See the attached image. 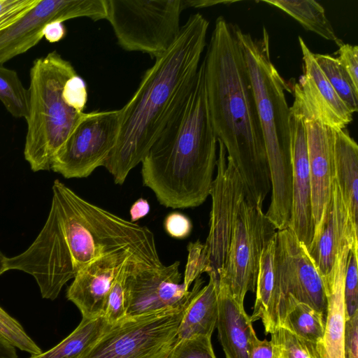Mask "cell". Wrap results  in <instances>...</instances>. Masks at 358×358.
Masks as SVG:
<instances>
[{"mask_svg": "<svg viewBox=\"0 0 358 358\" xmlns=\"http://www.w3.org/2000/svg\"><path fill=\"white\" fill-rule=\"evenodd\" d=\"M111 326L104 316L82 318L78 326L59 343L29 358H80Z\"/></svg>", "mask_w": 358, "mask_h": 358, "instance_id": "obj_25", "label": "cell"}, {"mask_svg": "<svg viewBox=\"0 0 358 358\" xmlns=\"http://www.w3.org/2000/svg\"><path fill=\"white\" fill-rule=\"evenodd\" d=\"M77 73L56 50L36 59L30 69L24 156L33 171H48L56 153L82 117L66 101L64 88Z\"/></svg>", "mask_w": 358, "mask_h": 358, "instance_id": "obj_6", "label": "cell"}, {"mask_svg": "<svg viewBox=\"0 0 358 358\" xmlns=\"http://www.w3.org/2000/svg\"><path fill=\"white\" fill-rule=\"evenodd\" d=\"M292 145V208L289 229L306 249L310 245L315 222L312 185L304 120L290 112Z\"/></svg>", "mask_w": 358, "mask_h": 358, "instance_id": "obj_18", "label": "cell"}, {"mask_svg": "<svg viewBox=\"0 0 358 358\" xmlns=\"http://www.w3.org/2000/svg\"><path fill=\"white\" fill-rule=\"evenodd\" d=\"M344 358H358V312L345 322Z\"/></svg>", "mask_w": 358, "mask_h": 358, "instance_id": "obj_40", "label": "cell"}, {"mask_svg": "<svg viewBox=\"0 0 358 358\" xmlns=\"http://www.w3.org/2000/svg\"><path fill=\"white\" fill-rule=\"evenodd\" d=\"M150 208V204L146 199L143 198L138 199L130 208V221L135 223V222L145 217L149 213Z\"/></svg>", "mask_w": 358, "mask_h": 358, "instance_id": "obj_43", "label": "cell"}, {"mask_svg": "<svg viewBox=\"0 0 358 358\" xmlns=\"http://www.w3.org/2000/svg\"><path fill=\"white\" fill-rule=\"evenodd\" d=\"M38 2V0H0V31L15 23Z\"/></svg>", "mask_w": 358, "mask_h": 358, "instance_id": "obj_36", "label": "cell"}, {"mask_svg": "<svg viewBox=\"0 0 358 358\" xmlns=\"http://www.w3.org/2000/svg\"><path fill=\"white\" fill-rule=\"evenodd\" d=\"M276 232L262 207L245 194L237 208L226 262L219 280L239 303L243 304L248 292L255 291L261 254Z\"/></svg>", "mask_w": 358, "mask_h": 358, "instance_id": "obj_9", "label": "cell"}, {"mask_svg": "<svg viewBox=\"0 0 358 358\" xmlns=\"http://www.w3.org/2000/svg\"><path fill=\"white\" fill-rule=\"evenodd\" d=\"M199 277L194 280V293L189 299L177 331V340L196 336L211 337L218 316L219 281L209 278L208 283Z\"/></svg>", "mask_w": 358, "mask_h": 358, "instance_id": "obj_22", "label": "cell"}, {"mask_svg": "<svg viewBox=\"0 0 358 358\" xmlns=\"http://www.w3.org/2000/svg\"><path fill=\"white\" fill-rule=\"evenodd\" d=\"M279 345L278 358H321L317 345L280 327L271 334Z\"/></svg>", "mask_w": 358, "mask_h": 358, "instance_id": "obj_31", "label": "cell"}, {"mask_svg": "<svg viewBox=\"0 0 358 358\" xmlns=\"http://www.w3.org/2000/svg\"><path fill=\"white\" fill-rule=\"evenodd\" d=\"M187 260L185 266L183 285L187 290L194 280L207 271V259L203 243L199 240L187 245Z\"/></svg>", "mask_w": 358, "mask_h": 358, "instance_id": "obj_35", "label": "cell"}, {"mask_svg": "<svg viewBox=\"0 0 358 358\" xmlns=\"http://www.w3.org/2000/svg\"><path fill=\"white\" fill-rule=\"evenodd\" d=\"M208 26L201 13L190 15L176 41L155 59L120 109L116 143L103 166L115 184L122 185L141 163L188 94L206 45Z\"/></svg>", "mask_w": 358, "mask_h": 358, "instance_id": "obj_3", "label": "cell"}, {"mask_svg": "<svg viewBox=\"0 0 358 358\" xmlns=\"http://www.w3.org/2000/svg\"><path fill=\"white\" fill-rule=\"evenodd\" d=\"M217 173L210 194V229L203 243L207 259L206 273L219 281L227 259L238 206L246 194L241 176L221 141L217 139Z\"/></svg>", "mask_w": 358, "mask_h": 358, "instance_id": "obj_12", "label": "cell"}, {"mask_svg": "<svg viewBox=\"0 0 358 358\" xmlns=\"http://www.w3.org/2000/svg\"><path fill=\"white\" fill-rule=\"evenodd\" d=\"M131 259L155 267L132 250L124 249L96 259L76 275L66 297L79 309L82 318L104 315L111 285L124 263Z\"/></svg>", "mask_w": 358, "mask_h": 358, "instance_id": "obj_17", "label": "cell"}, {"mask_svg": "<svg viewBox=\"0 0 358 358\" xmlns=\"http://www.w3.org/2000/svg\"><path fill=\"white\" fill-rule=\"evenodd\" d=\"M168 358H216L211 337L196 336L177 340Z\"/></svg>", "mask_w": 358, "mask_h": 358, "instance_id": "obj_34", "label": "cell"}, {"mask_svg": "<svg viewBox=\"0 0 358 358\" xmlns=\"http://www.w3.org/2000/svg\"><path fill=\"white\" fill-rule=\"evenodd\" d=\"M66 30L62 22H55L47 25L44 37L50 43L57 42L66 36Z\"/></svg>", "mask_w": 358, "mask_h": 358, "instance_id": "obj_42", "label": "cell"}, {"mask_svg": "<svg viewBox=\"0 0 358 358\" xmlns=\"http://www.w3.org/2000/svg\"><path fill=\"white\" fill-rule=\"evenodd\" d=\"M140 265L147 264L134 259L127 261L111 285L107 296L103 315L106 321L111 325L115 324L127 317L125 294L127 278L134 268Z\"/></svg>", "mask_w": 358, "mask_h": 358, "instance_id": "obj_30", "label": "cell"}, {"mask_svg": "<svg viewBox=\"0 0 358 358\" xmlns=\"http://www.w3.org/2000/svg\"><path fill=\"white\" fill-rule=\"evenodd\" d=\"M337 59L347 73L355 87L358 89V47L342 41L338 44Z\"/></svg>", "mask_w": 358, "mask_h": 358, "instance_id": "obj_38", "label": "cell"}, {"mask_svg": "<svg viewBox=\"0 0 358 358\" xmlns=\"http://www.w3.org/2000/svg\"><path fill=\"white\" fill-rule=\"evenodd\" d=\"M120 116V109L84 113L54 157L50 169L65 178H83L103 166L116 143Z\"/></svg>", "mask_w": 358, "mask_h": 358, "instance_id": "obj_11", "label": "cell"}, {"mask_svg": "<svg viewBox=\"0 0 358 358\" xmlns=\"http://www.w3.org/2000/svg\"><path fill=\"white\" fill-rule=\"evenodd\" d=\"M217 143L202 62L186 98L141 162L143 185L166 208L201 205L210 194Z\"/></svg>", "mask_w": 358, "mask_h": 358, "instance_id": "obj_4", "label": "cell"}, {"mask_svg": "<svg viewBox=\"0 0 358 358\" xmlns=\"http://www.w3.org/2000/svg\"><path fill=\"white\" fill-rule=\"evenodd\" d=\"M64 95L71 106L83 113L87 101V91L85 83L78 74L66 81Z\"/></svg>", "mask_w": 358, "mask_h": 358, "instance_id": "obj_37", "label": "cell"}, {"mask_svg": "<svg viewBox=\"0 0 358 358\" xmlns=\"http://www.w3.org/2000/svg\"><path fill=\"white\" fill-rule=\"evenodd\" d=\"M299 43L303 73L294 85L290 112L303 120H317L334 130L345 129L352 121L353 113L338 96L301 36Z\"/></svg>", "mask_w": 358, "mask_h": 358, "instance_id": "obj_14", "label": "cell"}, {"mask_svg": "<svg viewBox=\"0 0 358 358\" xmlns=\"http://www.w3.org/2000/svg\"><path fill=\"white\" fill-rule=\"evenodd\" d=\"M180 262L159 268L140 265L126 280L127 317H135L185 304L193 294L180 283Z\"/></svg>", "mask_w": 358, "mask_h": 358, "instance_id": "obj_15", "label": "cell"}, {"mask_svg": "<svg viewBox=\"0 0 358 358\" xmlns=\"http://www.w3.org/2000/svg\"><path fill=\"white\" fill-rule=\"evenodd\" d=\"M216 327L226 358H248L251 343L257 337L252 322L243 304L237 302L220 283Z\"/></svg>", "mask_w": 358, "mask_h": 358, "instance_id": "obj_21", "label": "cell"}, {"mask_svg": "<svg viewBox=\"0 0 358 358\" xmlns=\"http://www.w3.org/2000/svg\"><path fill=\"white\" fill-rule=\"evenodd\" d=\"M276 234L267 241L259 258L256 284V299L250 319L261 320L266 334L275 331L273 313V297L275 280Z\"/></svg>", "mask_w": 358, "mask_h": 358, "instance_id": "obj_24", "label": "cell"}, {"mask_svg": "<svg viewBox=\"0 0 358 358\" xmlns=\"http://www.w3.org/2000/svg\"><path fill=\"white\" fill-rule=\"evenodd\" d=\"M350 246L339 252L331 274L322 279L327 306L322 340L317 345L321 358H344L346 313L344 281Z\"/></svg>", "mask_w": 358, "mask_h": 358, "instance_id": "obj_20", "label": "cell"}, {"mask_svg": "<svg viewBox=\"0 0 358 358\" xmlns=\"http://www.w3.org/2000/svg\"><path fill=\"white\" fill-rule=\"evenodd\" d=\"M106 18L119 45L157 59L178 37L185 0H105Z\"/></svg>", "mask_w": 358, "mask_h": 358, "instance_id": "obj_7", "label": "cell"}, {"mask_svg": "<svg viewBox=\"0 0 358 358\" xmlns=\"http://www.w3.org/2000/svg\"><path fill=\"white\" fill-rule=\"evenodd\" d=\"M289 297L309 305L326 317L327 301L322 278L305 245L287 228L276 234L272 307L278 329Z\"/></svg>", "mask_w": 358, "mask_h": 358, "instance_id": "obj_10", "label": "cell"}, {"mask_svg": "<svg viewBox=\"0 0 358 358\" xmlns=\"http://www.w3.org/2000/svg\"><path fill=\"white\" fill-rule=\"evenodd\" d=\"M357 229L334 180L330 197L320 222L315 227L312 241L307 248L308 255L322 279L331 274L336 257L345 245L351 248L358 245Z\"/></svg>", "mask_w": 358, "mask_h": 358, "instance_id": "obj_16", "label": "cell"}, {"mask_svg": "<svg viewBox=\"0 0 358 358\" xmlns=\"http://www.w3.org/2000/svg\"><path fill=\"white\" fill-rule=\"evenodd\" d=\"M52 189L50 209L36 239L22 253L7 258L8 270L33 276L43 298L55 299L81 269L120 250H131L155 267L163 265L147 227L85 200L59 180Z\"/></svg>", "mask_w": 358, "mask_h": 358, "instance_id": "obj_1", "label": "cell"}, {"mask_svg": "<svg viewBox=\"0 0 358 358\" xmlns=\"http://www.w3.org/2000/svg\"><path fill=\"white\" fill-rule=\"evenodd\" d=\"M7 258L3 253L0 252V275L5 271H8L7 268Z\"/></svg>", "mask_w": 358, "mask_h": 358, "instance_id": "obj_46", "label": "cell"}, {"mask_svg": "<svg viewBox=\"0 0 358 358\" xmlns=\"http://www.w3.org/2000/svg\"><path fill=\"white\" fill-rule=\"evenodd\" d=\"M0 358H17L15 347L1 335Z\"/></svg>", "mask_w": 358, "mask_h": 358, "instance_id": "obj_44", "label": "cell"}, {"mask_svg": "<svg viewBox=\"0 0 358 358\" xmlns=\"http://www.w3.org/2000/svg\"><path fill=\"white\" fill-rule=\"evenodd\" d=\"M212 125L236 167L248 197L263 207L271 190L255 94L236 25L215 20L203 60Z\"/></svg>", "mask_w": 358, "mask_h": 358, "instance_id": "obj_2", "label": "cell"}, {"mask_svg": "<svg viewBox=\"0 0 358 358\" xmlns=\"http://www.w3.org/2000/svg\"><path fill=\"white\" fill-rule=\"evenodd\" d=\"M164 226L170 236L178 239L187 238L192 229V223L190 219L179 212L169 213L165 217Z\"/></svg>", "mask_w": 358, "mask_h": 358, "instance_id": "obj_39", "label": "cell"}, {"mask_svg": "<svg viewBox=\"0 0 358 358\" xmlns=\"http://www.w3.org/2000/svg\"><path fill=\"white\" fill-rule=\"evenodd\" d=\"M304 124L315 227L330 197L334 180V129L317 120H304Z\"/></svg>", "mask_w": 358, "mask_h": 358, "instance_id": "obj_19", "label": "cell"}, {"mask_svg": "<svg viewBox=\"0 0 358 358\" xmlns=\"http://www.w3.org/2000/svg\"><path fill=\"white\" fill-rule=\"evenodd\" d=\"M279 345L275 338L260 340L256 337L252 342L248 358H278Z\"/></svg>", "mask_w": 358, "mask_h": 358, "instance_id": "obj_41", "label": "cell"}, {"mask_svg": "<svg viewBox=\"0 0 358 358\" xmlns=\"http://www.w3.org/2000/svg\"><path fill=\"white\" fill-rule=\"evenodd\" d=\"M77 17L106 19L105 0H38L15 23L0 31V65L35 46L44 37L48 24Z\"/></svg>", "mask_w": 358, "mask_h": 358, "instance_id": "obj_13", "label": "cell"}, {"mask_svg": "<svg viewBox=\"0 0 358 358\" xmlns=\"http://www.w3.org/2000/svg\"><path fill=\"white\" fill-rule=\"evenodd\" d=\"M334 180L358 229V145L346 129L334 130Z\"/></svg>", "mask_w": 358, "mask_h": 358, "instance_id": "obj_23", "label": "cell"}, {"mask_svg": "<svg viewBox=\"0 0 358 358\" xmlns=\"http://www.w3.org/2000/svg\"><path fill=\"white\" fill-rule=\"evenodd\" d=\"M315 59L326 78L341 100L354 113L358 110V89L336 57L329 55L315 54Z\"/></svg>", "mask_w": 358, "mask_h": 358, "instance_id": "obj_28", "label": "cell"}, {"mask_svg": "<svg viewBox=\"0 0 358 358\" xmlns=\"http://www.w3.org/2000/svg\"><path fill=\"white\" fill-rule=\"evenodd\" d=\"M358 245L349 251L344 281V301L346 320L358 312Z\"/></svg>", "mask_w": 358, "mask_h": 358, "instance_id": "obj_33", "label": "cell"}, {"mask_svg": "<svg viewBox=\"0 0 358 358\" xmlns=\"http://www.w3.org/2000/svg\"><path fill=\"white\" fill-rule=\"evenodd\" d=\"M325 315L292 297L287 300L280 327L317 345L324 333Z\"/></svg>", "mask_w": 358, "mask_h": 358, "instance_id": "obj_27", "label": "cell"}, {"mask_svg": "<svg viewBox=\"0 0 358 358\" xmlns=\"http://www.w3.org/2000/svg\"><path fill=\"white\" fill-rule=\"evenodd\" d=\"M234 1H215V0H185L187 8H203L219 3H231Z\"/></svg>", "mask_w": 358, "mask_h": 358, "instance_id": "obj_45", "label": "cell"}, {"mask_svg": "<svg viewBox=\"0 0 358 358\" xmlns=\"http://www.w3.org/2000/svg\"><path fill=\"white\" fill-rule=\"evenodd\" d=\"M0 101L16 118L26 119L29 109V91L17 72L0 65Z\"/></svg>", "mask_w": 358, "mask_h": 358, "instance_id": "obj_29", "label": "cell"}, {"mask_svg": "<svg viewBox=\"0 0 358 358\" xmlns=\"http://www.w3.org/2000/svg\"><path fill=\"white\" fill-rule=\"evenodd\" d=\"M252 83L262 129L271 184L266 216L275 229L289 227L292 208V145L290 109L287 85L272 63L269 35L265 27L254 38L236 25Z\"/></svg>", "mask_w": 358, "mask_h": 358, "instance_id": "obj_5", "label": "cell"}, {"mask_svg": "<svg viewBox=\"0 0 358 358\" xmlns=\"http://www.w3.org/2000/svg\"><path fill=\"white\" fill-rule=\"evenodd\" d=\"M188 301L176 308L127 317L112 325L80 358H168Z\"/></svg>", "mask_w": 358, "mask_h": 358, "instance_id": "obj_8", "label": "cell"}, {"mask_svg": "<svg viewBox=\"0 0 358 358\" xmlns=\"http://www.w3.org/2000/svg\"><path fill=\"white\" fill-rule=\"evenodd\" d=\"M262 2L283 10L306 30L336 44L341 40L336 36L323 6L314 0H263Z\"/></svg>", "mask_w": 358, "mask_h": 358, "instance_id": "obj_26", "label": "cell"}, {"mask_svg": "<svg viewBox=\"0 0 358 358\" xmlns=\"http://www.w3.org/2000/svg\"><path fill=\"white\" fill-rule=\"evenodd\" d=\"M0 335L15 348L31 355L42 352L41 349L25 332L22 325L0 307Z\"/></svg>", "mask_w": 358, "mask_h": 358, "instance_id": "obj_32", "label": "cell"}]
</instances>
